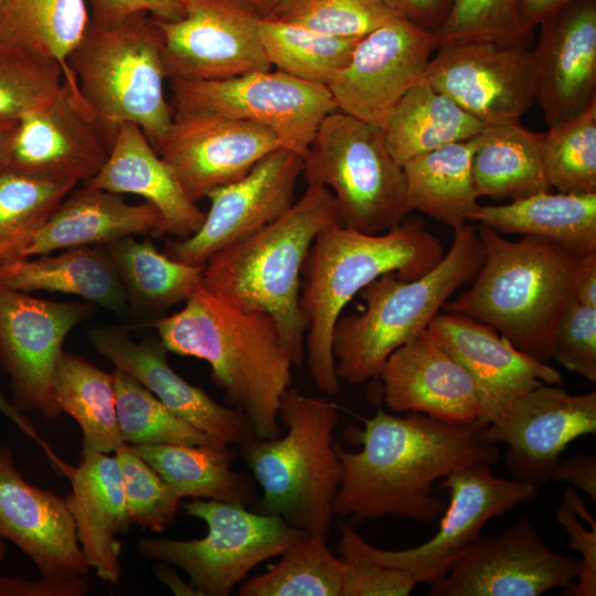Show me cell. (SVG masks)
<instances>
[{"label":"cell","instance_id":"1","mask_svg":"<svg viewBox=\"0 0 596 596\" xmlns=\"http://www.w3.org/2000/svg\"><path fill=\"white\" fill-rule=\"evenodd\" d=\"M363 424V429L345 430L361 450L349 451L333 443L341 464L333 513L354 522L385 515L435 521L446 508L434 494L435 482L472 465H492L500 456L498 446L483 439L488 422L482 419L453 425L379 407Z\"/></svg>","mask_w":596,"mask_h":596},{"label":"cell","instance_id":"2","mask_svg":"<svg viewBox=\"0 0 596 596\" xmlns=\"http://www.w3.org/2000/svg\"><path fill=\"white\" fill-rule=\"evenodd\" d=\"M150 326L168 351L210 364L212 381L255 437L281 435L278 411L294 363L270 315L243 309L201 284L180 311Z\"/></svg>","mask_w":596,"mask_h":596},{"label":"cell","instance_id":"3","mask_svg":"<svg viewBox=\"0 0 596 596\" xmlns=\"http://www.w3.org/2000/svg\"><path fill=\"white\" fill-rule=\"evenodd\" d=\"M444 255L439 240L415 217L375 235L341 223L318 233L302 265L299 301L307 363L321 392L334 395L341 389L331 343L345 305L377 277L394 272L413 280L430 272Z\"/></svg>","mask_w":596,"mask_h":596},{"label":"cell","instance_id":"4","mask_svg":"<svg viewBox=\"0 0 596 596\" xmlns=\"http://www.w3.org/2000/svg\"><path fill=\"white\" fill-rule=\"evenodd\" d=\"M476 227L482 263L470 288L443 309L489 324L520 351L550 361L553 333L573 298L581 257L543 237L509 241L486 225Z\"/></svg>","mask_w":596,"mask_h":596},{"label":"cell","instance_id":"5","mask_svg":"<svg viewBox=\"0 0 596 596\" xmlns=\"http://www.w3.org/2000/svg\"><path fill=\"white\" fill-rule=\"evenodd\" d=\"M333 223H341L333 194L321 184L308 183L285 214L214 254L203 270L202 284L207 289L243 309L274 318L294 365H301L306 356V322L299 301L302 265L318 233Z\"/></svg>","mask_w":596,"mask_h":596},{"label":"cell","instance_id":"6","mask_svg":"<svg viewBox=\"0 0 596 596\" xmlns=\"http://www.w3.org/2000/svg\"><path fill=\"white\" fill-rule=\"evenodd\" d=\"M454 231L449 252L430 272L413 280L386 273L359 291L361 311L339 317L331 348L340 381L377 379L389 355L425 331L449 297L473 280L483 258L477 227Z\"/></svg>","mask_w":596,"mask_h":596},{"label":"cell","instance_id":"7","mask_svg":"<svg viewBox=\"0 0 596 596\" xmlns=\"http://www.w3.org/2000/svg\"><path fill=\"white\" fill-rule=\"evenodd\" d=\"M278 418L287 427L284 436L252 437L238 445L263 490L256 512L278 515L291 526L328 539L341 482L332 440L337 406L289 387L280 400Z\"/></svg>","mask_w":596,"mask_h":596},{"label":"cell","instance_id":"8","mask_svg":"<svg viewBox=\"0 0 596 596\" xmlns=\"http://www.w3.org/2000/svg\"><path fill=\"white\" fill-rule=\"evenodd\" d=\"M162 51L157 20L139 13L114 28L89 23L70 55L68 67L109 148L118 128L131 123L158 152L173 119Z\"/></svg>","mask_w":596,"mask_h":596},{"label":"cell","instance_id":"9","mask_svg":"<svg viewBox=\"0 0 596 596\" xmlns=\"http://www.w3.org/2000/svg\"><path fill=\"white\" fill-rule=\"evenodd\" d=\"M302 174L331 191L342 225L355 231L382 234L412 212L403 168L382 128L339 109L320 123L302 157Z\"/></svg>","mask_w":596,"mask_h":596},{"label":"cell","instance_id":"10","mask_svg":"<svg viewBox=\"0 0 596 596\" xmlns=\"http://www.w3.org/2000/svg\"><path fill=\"white\" fill-rule=\"evenodd\" d=\"M183 508L206 523L204 538H143L136 550L181 568L199 596H228L259 563L281 556L309 534L278 515L252 512L241 503L193 499Z\"/></svg>","mask_w":596,"mask_h":596},{"label":"cell","instance_id":"11","mask_svg":"<svg viewBox=\"0 0 596 596\" xmlns=\"http://www.w3.org/2000/svg\"><path fill=\"white\" fill-rule=\"evenodd\" d=\"M438 488L449 491V504L443 511L438 531L428 541L405 550H382L366 542L349 523L339 521L338 554L344 560L404 570L419 584H429L444 576L458 556L481 536L489 520L523 502L534 501L540 493L535 483L493 476L488 464L449 473Z\"/></svg>","mask_w":596,"mask_h":596},{"label":"cell","instance_id":"12","mask_svg":"<svg viewBox=\"0 0 596 596\" xmlns=\"http://www.w3.org/2000/svg\"><path fill=\"white\" fill-rule=\"evenodd\" d=\"M174 111H205L260 124L304 157L322 119L338 109L328 86L279 70L198 82H171Z\"/></svg>","mask_w":596,"mask_h":596},{"label":"cell","instance_id":"13","mask_svg":"<svg viewBox=\"0 0 596 596\" xmlns=\"http://www.w3.org/2000/svg\"><path fill=\"white\" fill-rule=\"evenodd\" d=\"M436 50L425 79L486 126L520 123L533 105L535 71L525 44L453 40Z\"/></svg>","mask_w":596,"mask_h":596},{"label":"cell","instance_id":"14","mask_svg":"<svg viewBox=\"0 0 596 596\" xmlns=\"http://www.w3.org/2000/svg\"><path fill=\"white\" fill-rule=\"evenodd\" d=\"M183 15L157 20L171 82L219 81L269 71L259 25L263 13L244 0H181Z\"/></svg>","mask_w":596,"mask_h":596},{"label":"cell","instance_id":"15","mask_svg":"<svg viewBox=\"0 0 596 596\" xmlns=\"http://www.w3.org/2000/svg\"><path fill=\"white\" fill-rule=\"evenodd\" d=\"M91 312L89 302L44 300L0 285V369L20 413L61 416L52 385L63 342Z\"/></svg>","mask_w":596,"mask_h":596},{"label":"cell","instance_id":"16","mask_svg":"<svg viewBox=\"0 0 596 596\" xmlns=\"http://www.w3.org/2000/svg\"><path fill=\"white\" fill-rule=\"evenodd\" d=\"M579 558L553 551L533 522L521 517L498 536H480L440 578L429 596H540L567 589L577 578Z\"/></svg>","mask_w":596,"mask_h":596},{"label":"cell","instance_id":"17","mask_svg":"<svg viewBox=\"0 0 596 596\" xmlns=\"http://www.w3.org/2000/svg\"><path fill=\"white\" fill-rule=\"evenodd\" d=\"M302 157L279 148L242 179L212 190L211 206L190 237L168 241L164 254L173 260L204 266L216 253L243 241L285 214L295 203Z\"/></svg>","mask_w":596,"mask_h":596},{"label":"cell","instance_id":"18","mask_svg":"<svg viewBox=\"0 0 596 596\" xmlns=\"http://www.w3.org/2000/svg\"><path fill=\"white\" fill-rule=\"evenodd\" d=\"M437 46L436 34L398 17L368 33L328 86L337 108L382 128L402 97L425 79Z\"/></svg>","mask_w":596,"mask_h":596},{"label":"cell","instance_id":"19","mask_svg":"<svg viewBox=\"0 0 596 596\" xmlns=\"http://www.w3.org/2000/svg\"><path fill=\"white\" fill-rule=\"evenodd\" d=\"M284 148L267 127L205 111H174L158 153L195 203L245 177L268 153Z\"/></svg>","mask_w":596,"mask_h":596},{"label":"cell","instance_id":"20","mask_svg":"<svg viewBox=\"0 0 596 596\" xmlns=\"http://www.w3.org/2000/svg\"><path fill=\"white\" fill-rule=\"evenodd\" d=\"M596 433V391L572 394L542 384L515 398L483 439L504 444V462L513 479L541 486L561 460L570 443Z\"/></svg>","mask_w":596,"mask_h":596},{"label":"cell","instance_id":"21","mask_svg":"<svg viewBox=\"0 0 596 596\" xmlns=\"http://www.w3.org/2000/svg\"><path fill=\"white\" fill-rule=\"evenodd\" d=\"M108 155L94 118L76 104L64 82L51 102L19 118L2 170L77 184L96 175Z\"/></svg>","mask_w":596,"mask_h":596},{"label":"cell","instance_id":"22","mask_svg":"<svg viewBox=\"0 0 596 596\" xmlns=\"http://www.w3.org/2000/svg\"><path fill=\"white\" fill-rule=\"evenodd\" d=\"M0 535L14 543L54 582L85 576L89 564L75 523L62 499L25 481L12 450L0 444Z\"/></svg>","mask_w":596,"mask_h":596},{"label":"cell","instance_id":"23","mask_svg":"<svg viewBox=\"0 0 596 596\" xmlns=\"http://www.w3.org/2000/svg\"><path fill=\"white\" fill-rule=\"evenodd\" d=\"M95 350L147 387L175 416L203 432L215 445H241L255 437L247 417L221 405L204 390L192 385L168 363L160 339L134 341L126 329L98 326L88 330Z\"/></svg>","mask_w":596,"mask_h":596},{"label":"cell","instance_id":"24","mask_svg":"<svg viewBox=\"0 0 596 596\" xmlns=\"http://www.w3.org/2000/svg\"><path fill=\"white\" fill-rule=\"evenodd\" d=\"M540 25L534 99L550 128L596 102V0H574Z\"/></svg>","mask_w":596,"mask_h":596},{"label":"cell","instance_id":"25","mask_svg":"<svg viewBox=\"0 0 596 596\" xmlns=\"http://www.w3.org/2000/svg\"><path fill=\"white\" fill-rule=\"evenodd\" d=\"M377 379L393 413H419L453 425L487 422L475 381L427 330L394 350Z\"/></svg>","mask_w":596,"mask_h":596},{"label":"cell","instance_id":"26","mask_svg":"<svg viewBox=\"0 0 596 596\" xmlns=\"http://www.w3.org/2000/svg\"><path fill=\"white\" fill-rule=\"evenodd\" d=\"M428 334L472 377L486 419L497 422L519 396L542 384L561 385V373L517 349L494 328L471 317L438 312Z\"/></svg>","mask_w":596,"mask_h":596},{"label":"cell","instance_id":"27","mask_svg":"<svg viewBox=\"0 0 596 596\" xmlns=\"http://www.w3.org/2000/svg\"><path fill=\"white\" fill-rule=\"evenodd\" d=\"M72 491L65 498L77 540L91 567L106 583L120 579L121 543L130 525L124 478L116 457L94 454L67 472Z\"/></svg>","mask_w":596,"mask_h":596},{"label":"cell","instance_id":"28","mask_svg":"<svg viewBox=\"0 0 596 596\" xmlns=\"http://www.w3.org/2000/svg\"><path fill=\"white\" fill-rule=\"evenodd\" d=\"M85 187L146 199L160 212L163 232L187 238L202 225L205 213L184 192L175 175L135 124L121 125L108 159Z\"/></svg>","mask_w":596,"mask_h":596},{"label":"cell","instance_id":"29","mask_svg":"<svg viewBox=\"0 0 596 596\" xmlns=\"http://www.w3.org/2000/svg\"><path fill=\"white\" fill-rule=\"evenodd\" d=\"M135 235L164 236L163 220L155 205L147 201L129 204L120 194L83 185L57 204L20 257L106 245Z\"/></svg>","mask_w":596,"mask_h":596},{"label":"cell","instance_id":"30","mask_svg":"<svg viewBox=\"0 0 596 596\" xmlns=\"http://www.w3.org/2000/svg\"><path fill=\"white\" fill-rule=\"evenodd\" d=\"M0 285L28 294L45 290L77 295L118 316L128 310L127 294L104 245L2 262Z\"/></svg>","mask_w":596,"mask_h":596},{"label":"cell","instance_id":"31","mask_svg":"<svg viewBox=\"0 0 596 596\" xmlns=\"http://www.w3.org/2000/svg\"><path fill=\"white\" fill-rule=\"evenodd\" d=\"M469 221L500 234L543 237L578 257L596 252V193L540 192L502 205H479Z\"/></svg>","mask_w":596,"mask_h":596},{"label":"cell","instance_id":"32","mask_svg":"<svg viewBox=\"0 0 596 596\" xmlns=\"http://www.w3.org/2000/svg\"><path fill=\"white\" fill-rule=\"evenodd\" d=\"M475 140L471 174L478 198L513 202L551 192L541 134L526 129L520 121L488 126Z\"/></svg>","mask_w":596,"mask_h":596},{"label":"cell","instance_id":"33","mask_svg":"<svg viewBox=\"0 0 596 596\" xmlns=\"http://www.w3.org/2000/svg\"><path fill=\"white\" fill-rule=\"evenodd\" d=\"M182 498L254 503L256 489L243 473L232 470L237 451L215 444L130 445Z\"/></svg>","mask_w":596,"mask_h":596},{"label":"cell","instance_id":"34","mask_svg":"<svg viewBox=\"0 0 596 596\" xmlns=\"http://www.w3.org/2000/svg\"><path fill=\"white\" fill-rule=\"evenodd\" d=\"M88 24L85 0H6L0 14V44L57 61L74 100L91 113L67 64Z\"/></svg>","mask_w":596,"mask_h":596},{"label":"cell","instance_id":"35","mask_svg":"<svg viewBox=\"0 0 596 596\" xmlns=\"http://www.w3.org/2000/svg\"><path fill=\"white\" fill-rule=\"evenodd\" d=\"M486 127L423 79L396 104L382 130L389 152L403 167L441 146L471 139Z\"/></svg>","mask_w":596,"mask_h":596},{"label":"cell","instance_id":"36","mask_svg":"<svg viewBox=\"0 0 596 596\" xmlns=\"http://www.w3.org/2000/svg\"><path fill=\"white\" fill-rule=\"evenodd\" d=\"M475 137L416 157L402 168L411 211H419L457 230L479 206L471 159Z\"/></svg>","mask_w":596,"mask_h":596},{"label":"cell","instance_id":"37","mask_svg":"<svg viewBox=\"0 0 596 596\" xmlns=\"http://www.w3.org/2000/svg\"><path fill=\"white\" fill-rule=\"evenodd\" d=\"M53 396L62 412L81 426V456L115 453L119 432L114 374L87 360L63 352L53 379Z\"/></svg>","mask_w":596,"mask_h":596},{"label":"cell","instance_id":"38","mask_svg":"<svg viewBox=\"0 0 596 596\" xmlns=\"http://www.w3.org/2000/svg\"><path fill=\"white\" fill-rule=\"evenodd\" d=\"M124 285L128 301L166 310L185 301L202 284L204 266L189 265L158 252L150 241L124 237L104 245Z\"/></svg>","mask_w":596,"mask_h":596},{"label":"cell","instance_id":"39","mask_svg":"<svg viewBox=\"0 0 596 596\" xmlns=\"http://www.w3.org/2000/svg\"><path fill=\"white\" fill-rule=\"evenodd\" d=\"M259 34L272 66L299 79L329 86L348 66L360 39L332 36L263 15Z\"/></svg>","mask_w":596,"mask_h":596},{"label":"cell","instance_id":"40","mask_svg":"<svg viewBox=\"0 0 596 596\" xmlns=\"http://www.w3.org/2000/svg\"><path fill=\"white\" fill-rule=\"evenodd\" d=\"M342 558L327 539L309 533L296 542L266 573L245 581L240 596H341Z\"/></svg>","mask_w":596,"mask_h":596},{"label":"cell","instance_id":"41","mask_svg":"<svg viewBox=\"0 0 596 596\" xmlns=\"http://www.w3.org/2000/svg\"><path fill=\"white\" fill-rule=\"evenodd\" d=\"M76 184L0 170V263L19 258Z\"/></svg>","mask_w":596,"mask_h":596},{"label":"cell","instance_id":"42","mask_svg":"<svg viewBox=\"0 0 596 596\" xmlns=\"http://www.w3.org/2000/svg\"><path fill=\"white\" fill-rule=\"evenodd\" d=\"M547 180L558 192L596 193V102L541 134Z\"/></svg>","mask_w":596,"mask_h":596},{"label":"cell","instance_id":"43","mask_svg":"<svg viewBox=\"0 0 596 596\" xmlns=\"http://www.w3.org/2000/svg\"><path fill=\"white\" fill-rule=\"evenodd\" d=\"M120 436L129 445L213 444L203 432L170 412L129 373L113 372Z\"/></svg>","mask_w":596,"mask_h":596},{"label":"cell","instance_id":"44","mask_svg":"<svg viewBox=\"0 0 596 596\" xmlns=\"http://www.w3.org/2000/svg\"><path fill=\"white\" fill-rule=\"evenodd\" d=\"M63 84V68L54 58L0 44V119L19 120L51 102Z\"/></svg>","mask_w":596,"mask_h":596},{"label":"cell","instance_id":"45","mask_svg":"<svg viewBox=\"0 0 596 596\" xmlns=\"http://www.w3.org/2000/svg\"><path fill=\"white\" fill-rule=\"evenodd\" d=\"M264 17L332 36L361 39L396 15L381 0H279Z\"/></svg>","mask_w":596,"mask_h":596},{"label":"cell","instance_id":"46","mask_svg":"<svg viewBox=\"0 0 596 596\" xmlns=\"http://www.w3.org/2000/svg\"><path fill=\"white\" fill-rule=\"evenodd\" d=\"M115 457L124 478L131 524L162 532L173 522L181 498L129 444L124 443Z\"/></svg>","mask_w":596,"mask_h":596},{"label":"cell","instance_id":"47","mask_svg":"<svg viewBox=\"0 0 596 596\" xmlns=\"http://www.w3.org/2000/svg\"><path fill=\"white\" fill-rule=\"evenodd\" d=\"M438 44L453 40L492 39L525 44L515 0H454L451 12L436 33Z\"/></svg>","mask_w":596,"mask_h":596},{"label":"cell","instance_id":"48","mask_svg":"<svg viewBox=\"0 0 596 596\" xmlns=\"http://www.w3.org/2000/svg\"><path fill=\"white\" fill-rule=\"evenodd\" d=\"M551 359L596 382V307L570 300L553 333Z\"/></svg>","mask_w":596,"mask_h":596},{"label":"cell","instance_id":"49","mask_svg":"<svg viewBox=\"0 0 596 596\" xmlns=\"http://www.w3.org/2000/svg\"><path fill=\"white\" fill-rule=\"evenodd\" d=\"M574 488L563 491L562 502L555 510V521L564 529L570 540L571 549L581 554L579 570L576 581L564 590L566 596L596 595V524L586 530L577 519L576 498Z\"/></svg>","mask_w":596,"mask_h":596},{"label":"cell","instance_id":"50","mask_svg":"<svg viewBox=\"0 0 596 596\" xmlns=\"http://www.w3.org/2000/svg\"><path fill=\"white\" fill-rule=\"evenodd\" d=\"M341 596H407L419 584L407 571L344 560Z\"/></svg>","mask_w":596,"mask_h":596},{"label":"cell","instance_id":"51","mask_svg":"<svg viewBox=\"0 0 596 596\" xmlns=\"http://www.w3.org/2000/svg\"><path fill=\"white\" fill-rule=\"evenodd\" d=\"M89 23L105 29L139 13H151L159 21H175L183 15L181 0H89Z\"/></svg>","mask_w":596,"mask_h":596},{"label":"cell","instance_id":"52","mask_svg":"<svg viewBox=\"0 0 596 596\" xmlns=\"http://www.w3.org/2000/svg\"><path fill=\"white\" fill-rule=\"evenodd\" d=\"M396 17L436 34L446 23L454 0H381Z\"/></svg>","mask_w":596,"mask_h":596},{"label":"cell","instance_id":"53","mask_svg":"<svg viewBox=\"0 0 596 596\" xmlns=\"http://www.w3.org/2000/svg\"><path fill=\"white\" fill-rule=\"evenodd\" d=\"M87 589L84 576L66 582L0 576V596H83Z\"/></svg>","mask_w":596,"mask_h":596},{"label":"cell","instance_id":"54","mask_svg":"<svg viewBox=\"0 0 596 596\" xmlns=\"http://www.w3.org/2000/svg\"><path fill=\"white\" fill-rule=\"evenodd\" d=\"M550 479L566 482L587 493L596 502V456L578 453L560 460Z\"/></svg>","mask_w":596,"mask_h":596},{"label":"cell","instance_id":"55","mask_svg":"<svg viewBox=\"0 0 596 596\" xmlns=\"http://www.w3.org/2000/svg\"><path fill=\"white\" fill-rule=\"evenodd\" d=\"M574 0H515V13L520 30L530 32L545 19Z\"/></svg>","mask_w":596,"mask_h":596},{"label":"cell","instance_id":"56","mask_svg":"<svg viewBox=\"0 0 596 596\" xmlns=\"http://www.w3.org/2000/svg\"><path fill=\"white\" fill-rule=\"evenodd\" d=\"M573 297L583 305L596 307V252L579 258L574 278Z\"/></svg>","mask_w":596,"mask_h":596},{"label":"cell","instance_id":"57","mask_svg":"<svg viewBox=\"0 0 596 596\" xmlns=\"http://www.w3.org/2000/svg\"><path fill=\"white\" fill-rule=\"evenodd\" d=\"M156 574L160 582L178 596H199L195 588L188 582L185 583L168 563L161 562L156 567Z\"/></svg>","mask_w":596,"mask_h":596},{"label":"cell","instance_id":"58","mask_svg":"<svg viewBox=\"0 0 596 596\" xmlns=\"http://www.w3.org/2000/svg\"><path fill=\"white\" fill-rule=\"evenodd\" d=\"M0 413L13 422L26 436L35 439L41 445L40 437L36 434V430L28 418H25L22 413H20L12 403H10L0 392Z\"/></svg>","mask_w":596,"mask_h":596},{"label":"cell","instance_id":"59","mask_svg":"<svg viewBox=\"0 0 596 596\" xmlns=\"http://www.w3.org/2000/svg\"><path fill=\"white\" fill-rule=\"evenodd\" d=\"M17 125H18V120L0 119V169L1 170L4 163L9 142L17 128Z\"/></svg>","mask_w":596,"mask_h":596},{"label":"cell","instance_id":"60","mask_svg":"<svg viewBox=\"0 0 596 596\" xmlns=\"http://www.w3.org/2000/svg\"><path fill=\"white\" fill-rule=\"evenodd\" d=\"M255 7L259 12L266 14L279 0H244Z\"/></svg>","mask_w":596,"mask_h":596},{"label":"cell","instance_id":"61","mask_svg":"<svg viewBox=\"0 0 596 596\" xmlns=\"http://www.w3.org/2000/svg\"><path fill=\"white\" fill-rule=\"evenodd\" d=\"M7 552L6 540L0 535V563L4 560Z\"/></svg>","mask_w":596,"mask_h":596},{"label":"cell","instance_id":"62","mask_svg":"<svg viewBox=\"0 0 596 596\" xmlns=\"http://www.w3.org/2000/svg\"><path fill=\"white\" fill-rule=\"evenodd\" d=\"M4 2H6V0H0V14H1V11L3 9Z\"/></svg>","mask_w":596,"mask_h":596},{"label":"cell","instance_id":"63","mask_svg":"<svg viewBox=\"0 0 596 596\" xmlns=\"http://www.w3.org/2000/svg\"><path fill=\"white\" fill-rule=\"evenodd\" d=\"M1 170V169H0Z\"/></svg>","mask_w":596,"mask_h":596}]
</instances>
